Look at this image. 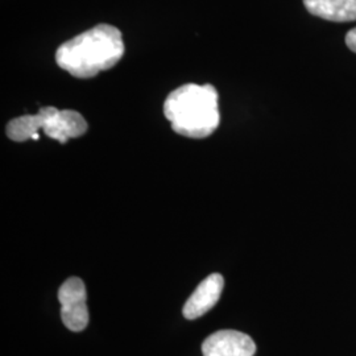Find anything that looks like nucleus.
I'll return each mask as SVG.
<instances>
[{"label":"nucleus","instance_id":"20e7f679","mask_svg":"<svg viewBox=\"0 0 356 356\" xmlns=\"http://www.w3.org/2000/svg\"><path fill=\"white\" fill-rule=\"evenodd\" d=\"M86 298V286L79 277H70L61 285L58 291L61 318L69 330L79 332L89 325Z\"/></svg>","mask_w":356,"mask_h":356},{"label":"nucleus","instance_id":"7ed1b4c3","mask_svg":"<svg viewBox=\"0 0 356 356\" xmlns=\"http://www.w3.org/2000/svg\"><path fill=\"white\" fill-rule=\"evenodd\" d=\"M38 131H44L53 140L65 144L69 139L82 136L88 131L85 118L73 110L42 107L38 114L24 115L7 124V136L13 141L38 140Z\"/></svg>","mask_w":356,"mask_h":356},{"label":"nucleus","instance_id":"6e6552de","mask_svg":"<svg viewBox=\"0 0 356 356\" xmlns=\"http://www.w3.org/2000/svg\"><path fill=\"white\" fill-rule=\"evenodd\" d=\"M346 44L353 51L356 53V28L351 29L346 36Z\"/></svg>","mask_w":356,"mask_h":356},{"label":"nucleus","instance_id":"f257e3e1","mask_svg":"<svg viewBox=\"0 0 356 356\" xmlns=\"http://www.w3.org/2000/svg\"><path fill=\"white\" fill-rule=\"evenodd\" d=\"M124 54L118 28L99 24L64 42L56 51L57 65L76 78H91L114 67Z\"/></svg>","mask_w":356,"mask_h":356},{"label":"nucleus","instance_id":"423d86ee","mask_svg":"<svg viewBox=\"0 0 356 356\" xmlns=\"http://www.w3.org/2000/svg\"><path fill=\"white\" fill-rule=\"evenodd\" d=\"M223 286L225 280L222 275L213 273L207 276L184 305V317L186 319H197L210 312L219 301Z\"/></svg>","mask_w":356,"mask_h":356},{"label":"nucleus","instance_id":"39448f33","mask_svg":"<svg viewBox=\"0 0 356 356\" xmlns=\"http://www.w3.org/2000/svg\"><path fill=\"white\" fill-rule=\"evenodd\" d=\"M254 353L252 338L241 331H216L202 343L204 356H254Z\"/></svg>","mask_w":356,"mask_h":356},{"label":"nucleus","instance_id":"0eeeda50","mask_svg":"<svg viewBox=\"0 0 356 356\" xmlns=\"http://www.w3.org/2000/svg\"><path fill=\"white\" fill-rule=\"evenodd\" d=\"M306 10L323 20L344 23L356 20V0H304Z\"/></svg>","mask_w":356,"mask_h":356},{"label":"nucleus","instance_id":"f03ea898","mask_svg":"<svg viewBox=\"0 0 356 356\" xmlns=\"http://www.w3.org/2000/svg\"><path fill=\"white\" fill-rule=\"evenodd\" d=\"M164 114L178 135L191 139L207 138L220 122L218 91L211 85H184L168 95Z\"/></svg>","mask_w":356,"mask_h":356}]
</instances>
